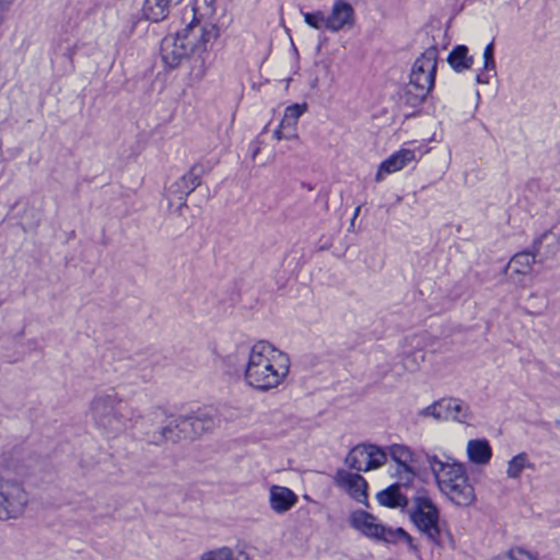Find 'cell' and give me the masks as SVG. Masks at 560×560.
<instances>
[{
    "mask_svg": "<svg viewBox=\"0 0 560 560\" xmlns=\"http://www.w3.org/2000/svg\"><path fill=\"white\" fill-rule=\"evenodd\" d=\"M172 5H174V3L166 0H147L144 3L143 14L146 19L158 23L169 17Z\"/></svg>",
    "mask_w": 560,
    "mask_h": 560,
    "instance_id": "cell-17",
    "label": "cell"
},
{
    "mask_svg": "<svg viewBox=\"0 0 560 560\" xmlns=\"http://www.w3.org/2000/svg\"><path fill=\"white\" fill-rule=\"evenodd\" d=\"M214 11V1H195L193 4L190 21L182 29L170 33L162 40L160 54L164 63L170 67H178L203 44H206L216 36V26L206 23Z\"/></svg>",
    "mask_w": 560,
    "mask_h": 560,
    "instance_id": "cell-1",
    "label": "cell"
},
{
    "mask_svg": "<svg viewBox=\"0 0 560 560\" xmlns=\"http://www.w3.org/2000/svg\"><path fill=\"white\" fill-rule=\"evenodd\" d=\"M411 519L421 531L427 533L432 539L439 537V513L429 499L423 498L417 501L411 513Z\"/></svg>",
    "mask_w": 560,
    "mask_h": 560,
    "instance_id": "cell-10",
    "label": "cell"
},
{
    "mask_svg": "<svg viewBox=\"0 0 560 560\" xmlns=\"http://www.w3.org/2000/svg\"><path fill=\"white\" fill-rule=\"evenodd\" d=\"M352 21H354V9L352 6L344 1H340L335 4L332 14L326 21V26L330 31H340Z\"/></svg>",
    "mask_w": 560,
    "mask_h": 560,
    "instance_id": "cell-15",
    "label": "cell"
},
{
    "mask_svg": "<svg viewBox=\"0 0 560 560\" xmlns=\"http://www.w3.org/2000/svg\"><path fill=\"white\" fill-rule=\"evenodd\" d=\"M202 560H235L233 551L228 547L207 551L202 556Z\"/></svg>",
    "mask_w": 560,
    "mask_h": 560,
    "instance_id": "cell-25",
    "label": "cell"
},
{
    "mask_svg": "<svg viewBox=\"0 0 560 560\" xmlns=\"http://www.w3.org/2000/svg\"><path fill=\"white\" fill-rule=\"evenodd\" d=\"M392 454L399 464L407 468L409 472L419 475L421 473V464L419 458L411 450L405 446H395L392 448Z\"/></svg>",
    "mask_w": 560,
    "mask_h": 560,
    "instance_id": "cell-21",
    "label": "cell"
},
{
    "mask_svg": "<svg viewBox=\"0 0 560 560\" xmlns=\"http://www.w3.org/2000/svg\"><path fill=\"white\" fill-rule=\"evenodd\" d=\"M352 523L356 529L362 532L363 534L373 537V539H381L384 542L397 541V535L394 532L387 529L380 521L377 520L375 517L366 511H357L352 513Z\"/></svg>",
    "mask_w": 560,
    "mask_h": 560,
    "instance_id": "cell-11",
    "label": "cell"
},
{
    "mask_svg": "<svg viewBox=\"0 0 560 560\" xmlns=\"http://www.w3.org/2000/svg\"><path fill=\"white\" fill-rule=\"evenodd\" d=\"M338 484L346 490L349 496L360 503L368 505V484L361 478L360 475L355 473L340 470L336 476Z\"/></svg>",
    "mask_w": 560,
    "mask_h": 560,
    "instance_id": "cell-12",
    "label": "cell"
},
{
    "mask_svg": "<svg viewBox=\"0 0 560 560\" xmlns=\"http://www.w3.org/2000/svg\"><path fill=\"white\" fill-rule=\"evenodd\" d=\"M438 486L452 502L458 506H470L476 498L474 487L470 484L465 468L460 464L443 463L431 461Z\"/></svg>",
    "mask_w": 560,
    "mask_h": 560,
    "instance_id": "cell-3",
    "label": "cell"
},
{
    "mask_svg": "<svg viewBox=\"0 0 560 560\" xmlns=\"http://www.w3.org/2000/svg\"><path fill=\"white\" fill-rule=\"evenodd\" d=\"M298 502L295 492L285 487L275 486L271 490V505L274 510L279 513L291 510Z\"/></svg>",
    "mask_w": 560,
    "mask_h": 560,
    "instance_id": "cell-16",
    "label": "cell"
},
{
    "mask_svg": "<svg viewBox=\"0 0 560 560\" xmlns=\"http://www.w3.org/2000/svg\"><path fill=\"white\" fill-rule=\"evenodd\" d=\"M387 463L384 451L371 444H361L350 451L346 458V464L352 470L358 472H371L379 470Z\"/></svg>",
    "mask_w": 560,
    "mask_h": 560,
    "instance_id": "cell-8",
    "label": "cell"
},
{
    "mask_svg": "<svg viewBox=\"0 0 560 560\" xmlns=\"http://www.w3.org/2000/svg\"><path fill=\"white\" fill-rule=\"evenodd\" d=\"M468 458L475 464L485 465L492 458V448L486 440H472L468 446Z\"/></svg>",
    "mask_w": 560,
    "mask_h": 560,
    "instance_id": "cell-20",
    "label": "cell"
},
{
    "mask_svg": "<svg viewBox=\"0 0 560 560\" xmlns=\"http://www.w3.org/2000/svg\"><path fill=\"white\" fill-rule=\"evenodd\" d=\"M423 415L438 420H450L458 423H468L473 418L470 406L465 402L453 397L436 402L423 411Z\"/></svg>",
    "mask_w": 560,
    "mask_h": 560,
    "instance_id": "cell-7",
    "label": "cell"
},
{
    "mask_svg": "<svg viewBox=\"0 0 560 560\" xmlns=\"http://www.w3.org/2000/svg\"><path fill=\"white\" fill-rule=\"evenodd\" d=\"M492 560H537V558L533 554L529 553V551H525V549L515 547V549L500 554V555L497 556Z\"/></svg>",
    "mask_w": 560,
    "mask_h": 560,
    "instance_id": "cell-24",
    "label": "cell"
},
{
    "mask_svg": "<svg viewBox=\"0 0 560 560\" xmlns=\"http://www.w3.org/2000/svg\"><path fill=\"white\" fill-rule=\"evenodd\" d=\"M449 64L456 72H461L470 68V52L466 46H458L449 56Z\"/></svg>",
    "mask_w": 560,
    "mask_h": 560,
    "instance_id": "cell-22",
    "label": "cell"
},
{
    "mask_svg": "<svg viewBox=\"0 0 560 560\" xmlns=\"http://www.w3.org/2000/svg\"><path fill=\"white\" fill-rule=\"evenodd\" d=\"M202 178L200 166H195L194 169L178 178L166 193L170 208L180 209L181 207H183L188 196L200 185Z\"/></svg>",
    "mask_w": 560,
    "mask_h": 560,
    "instance_id": "cell-9",
    "label": "cell"
},
{
    "mask_svg": "<svg viewBox=\"0 0 560 560\" xmlns=\"http://www.w3.org/2000/svg\"><path fill=\"white\" fill-rule=\"evenodd\" d=\"M214 421L210 418L202 416H190L174 419L164 428L162 436L166 441L172 443L193 441L200 439L207 432L212 431Z\"/></svg>",
    "mask_w": 560,
    "mask_h": 560,
    "instance_id": "cell-5",
    "label": "cell"
},
{
    "mask_svg": "<svg viewBox=\"0 0 560 560\" xmlns=\"http://www.w3.org/2000/svg\"><path fill=\"white\" fill-rule=\"evenodd\" d=\"M438 65V50L430 48L420 55L411 68L407 93L409 101L414 104L423 102L431 90L435 81L436 70Z\"/></svg>",
    "mask_w": 560,
    "mask_h": 560,
    "instance_id": "cell-4",
    "label": "cell"
},
{
    "mask_svg": "<svg viewBox=\"0 0 560 560\" xmlns=\"http://www.w3.org/2000/svg\"><path fill=\"white\" fill-rule=\"evenodd\" d=\"M535 265V257L529 253H521L511 259L507 266L506 274L511 278H520L529 275Z\"/></svg>",
    "mask_w": 560,
    "mask_h": 560,
    "instance_id": "cell-18",
    "label": "cell"
},
{
    "mask_svg": "<svg viewBox=\"0 0 560 560\" xmlns=\"http://www.w3.org/2000/svg\"><path fill=\"white\" fill-rule=\"evenodd\" d=\"M306 23L309 26H313L316 29H320L324 23V16L322 12H314V14L306 15Z\"/></svg>",
    "mask_w": 560,
    "mask_h": 560,
    "instance_id": "cell-26",
    "label": "cell"
},
{
    "mask_svg": "<svg viewBox=\"0 0 560 560\" xmlns=\"http://www.w3.org/2000/svg\"><path fill=\"white\" fill-rule=\"evenodd\" d=\"M527 466H529V458H527V454L521 453L519 454V456H515V458L510 461V463H509V478H520L522 473L527 470Z\"/></svg>",
    "mask_w": 560,
    "mask_h": 560,
    "instance_id": "cell-23",
    "label": "cell"
},
{
    "mask_svg": "<svg viewBox=\"0 0 560 560\" xmlns=\"http://www.w3.org/2000/svg\"><path fill=\"white\" fill-rule=\"evenodd\" d=\"M377 501L385 508L402 509L407 506V497L399 485H392L377 495Z\"/></svg>",
    "mask_w": 560,
    "mask_h": 560,
    "instance_id": "cell-19",
    "label": "cell"
},
{
    "mask_svg": "<svg viewBox=\"0 0 560 560\" xmlns=\"http://www.w3.org/2000/svg\"><path fill=\"white\" fill-rule=\"evenodd\" d=\"M29 505V496L24 487L15 480H4L1 483L0 517L7 521L23 515Z\"/></svg>",
    "mask_w": 560,
    "mask_h": 560,
    "instance_id": "cell-6",
    "label": "cell"
},
{
    "mask_svg": "<svg viewBox=\"0 0 560 560\" xmlns=\"http://www.w3.org/2000/svg\"><path fill=\"white\" fill-rule=\"evenodd\" d=\"M308 107L306 104H294L286 109L283 121L277 129L278 139H292L298 136V123L303 117Z\"/></svg>",
    "mask_w": 560,
    "mask_h": 560,
    "instance_id": "cell-13",
    "label": "cell"
},
{
    "mask_svg": "<svg viewBox=\"0 0 560 560\" xmlns=\"http://www.w3.org/2000/svg\"><path fill=\"white\" fill-rule=\"evenodd\" d=\"M290 368L291 362L286 352L271 343L262 340L252 348L245 380L253 389L269 391L285 382Z\"/></svg>",
    "mask_w": 560,
    "mask_h": 560,
    "instance_id": "cell-2",
    "label": "cell"
},
{
    "mask_svg": "<svg viewBox=\"0 0 560 560\" xmlns=\"http://www.w3.org/2000/svg\"><path fill=\"white\" fill-rule=\"evenodd\" d=\"M414 159H415V154L407 149L401 150V151L391 156L389 159L385 160L381 164L380 169H379L377 174V182L384 180L385 178L391 176V174L397 173V172L405 169L406 166H409L414 161Z\"/></svg>",
    "mask_w": 560,
    "mask_h": 560,
    "instance_id": "cell-14",
    "label": "cell"
}]
</instances>
